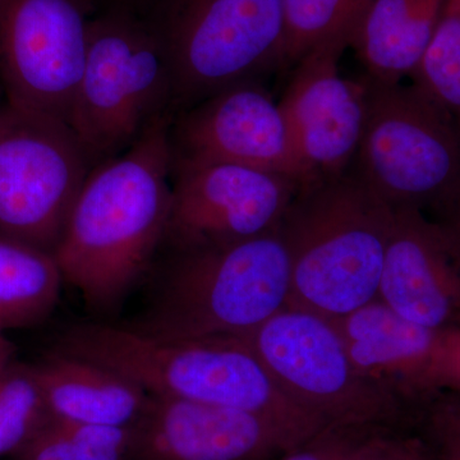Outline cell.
<instances>
[{
	"label": "cell",
	"mask_w": 460,
	"mask_h": 460,
	"mask_svg": "<svg viewBox=\"0 0 460 460\" xmlns=\"http://www.w3.org/2000/svg\"><path fill=\"white\" fill-rule=\"evenodd\" d=\"M32 367L50 414L58 419L132 428L150 399L119 372L62 350H54Z\"/></svg>",
	"instance_id": "e0dca14e"
},
{
	"label": "cell",
	"mask_w": 460,
	"mask_h": 460,
	"mask_svg": "<svg viewBox=\"0 0 460 460\" xmlns=\"http://www.w3.org/2000/svg\"><path fill=\"white\" fill-rule=\"evenodd\" d=\"M349 460H438L434 438L414 434L411 428H385L372 432Z\"/></svg>",
	"instance_id": "cb8c5ba5"
},
{
	"label": "cell",
	"mask_w": 460,
	"mask_h": 460,
	"mask_svg": "<svg viewBox=\"0 0 460 460\" xmlns=\"http://www.w3.org/2000/svg\"><path fill=\"white\" fill-rule=\"evenodd\" d=\"M241 338L284 394L326 425L411 428L420 419L357 370L325 317L287 305Z\"/></svg>",
	"instance_id": "ba28073f"
},
{
	"label": "cell",
	"mask_w": 460,
	"mask_h": 460,
	"mask_svg": "<svg viewBox=\"0 0 460 460\" xmlns=\"http://www.w3.org/2000/svg\"><path fill=\"white\" fill-rule=\"evenodd\" d=\"M429 381L438 399L460 395V323L438 332Z\"/></svg>",
	"instance_id": "484cf974"
},
{
	"label": "cell",
	"mask_w": 460,
	"mask_h": 460,
	"mask_svg": "<svg viewBox=\"0 0 460 460\" xmlns=\"http://www.w3.org/2000/svg\"><path fill=\"white\" fill-rule=\"evenodd\" d=\"M301 184L226 163L172 162L168 250L226 246L279 226Z\"/></svg>",
	"instance_id": "8fae6325"
},
{
	"label": "cell",
	"mask_w": 460,
	"mask_h": 460,
	"mask_svg": "<svg viewBox=\"0 0 460 460\" xmlns=\"http://www.w3.org/2000/svg\"><path fill=\"white\" fill-rule=\"evenodd\" d=\"M434 405L440 408L441 411H444L447 416L452 417L460 426V395H441Z\"/></svg>",
	"instance_id": "f546056e"
},
{
	"label": "cell",
	"mask_w": 460,
	"mask_h": 460,
	"mask_svg": "<svg viewBox=\"0 0 460 460\" xmlns=\"http://www.w3.org/2000/svg\"><path fill=\"white\" fill-rule=\"evenodd\" d=\"M172 118H160L128 150L91 169L54 251L63 283L96 313L119 307L163 250Z\"/></svg>",
	"instance_id": "6da1fadb"
},
{
	"label": "cell",
	"mask_w": 460,
	"mask_h": 460,
	"mask_svg": "<svg viewBox=\"0 0 460 460\" xmlns=\"http://www.w3.org/2000/svg\"><path fill=\"white\" fill-rule=\"evenodd\" d=\"M411 84L447 114L460 131V0H447Z\"/></svg>",
	"instance_id": "44dd1931"
},
{
	"label": "cell",
	"mask_w": 460,
	"mask_h": 460,
	"mask_svg": "<svg viewBox=\"0 0 460 460\" xmlns=\"http://www.w3.org/2000/svg\"><path fill=\"white\" fill-rule=\"evenodd\" d=\"M289 293L278 228L226 246L169 250L145 313L129 326L163 339L241 338L286 308Z\"/></svg>",
	"instance_id": "277c9868"
},
{
	"label": "cell",
	"mask_w": 460,
	"mask_h": 460,
	"mask_svg": "<svg viewBox=\"0 0 460 460\" xmlns=\"http://www.w3.org/2000/svg\"><path fill=\"white\" fill-rule=\"evenodd\" d=\"M366 118L349 171L393 210L447 214L460 193V131L414 84L363 77Z\"/></svg>",
	"instance_id": "52a82bcc"
},
{
	"label": "cell",
	"mask_w": 460,
	"mask_h": 460,
	"mask_svg": "<svg viewBox=\"0 0 460 460\" xmlns=\"http://www.w3.org/2000/svg\"><path fill=\"white\" fill-rule=\"evenodd\" d=\"M156 0H95L98 9L119 8L144 17Z\"/></svg>",
	"instance_id": "83f0119b"
},
{
	"label": "cell",
	"mask_w": 460,
	"mask_h": 460,
	"mask_svg": "<svg viewBox=\"0 0 460 460\" xmlns=\"http://www.w3.org/2000/svg\"><path fill=\"white\" fill-rule=\"evenodd\" d=\"M57 349L107 366L150 395L250 411L304 440L328 426L284 394L242 338L163 339L89 323L68 328Z\"/></svg>",
	"instance_id": "7a4b0ae2"
},
{
	"label": "cell",
	"mask_w": 460,
	"mask_h": 460,
	"mask_svg": "<svg viewBox=\"0 0 460 460\" xmlns=\"http://www.w3.org/2000/svg\"><path fill=\"white\" fill-rule=\"evenodd\" d=\"M95 0H0V78L8 104L69 123Z\"/></svg>",
	"instance_id": "30bf717a"
},
{
	"label": "cell",
	"mask_w": 460,
	"mask_h": 460,
	"mask_svg": "<svg viewBox=\"0 0 460 460\" xmlns=\"http://www.w3.org/2000/svg\"><path fill=\"white\" fill-rule=\"evenodd\" d=\"M380 429L385 428L328 425L274 460H349L354 450Z\"/></svg>",
	"instance_id": "d4e9b609"
},
{
	"label": "cell",
	"mask_w": 460,
	"mask_h": 460,
	"mask_svg": "<svg viewBox=\"0 0 460 460\" xmlns=\"http://www.w3.org/2000/svg\"><path fill=\"white\" fill-rule=\"evenodd\" d=\"M429 432L438 447V460H460V426L440 408L428 411Z\"/></svg>",
	"instance_id": "4316f807"
},
{
	"label": "cell",
	"mask_w": 460,
	"mask_h": 460,
	"mask_svg": "<svg viewBox=\"0 0 460 460\" xmlns=\"http://www.w3.org/2000/svg\"><path fill=\"white\" fill-rule=\"evenodd\" d=\"M357 370L420 416L438 401L429 381L435 330L402 319L375 299L332 321Z\"/></svg>",
	"instance_id": "2e32d148"
},
{
	"label": "cell",
	"mask_w": 460,
	"mask_h": 460,
	"mask_svg": "<svg viewBox=\"0 0 460 460\" xmlns=\"http://www.w3.org/2000/svg\"><path fill=\"white\" fill-rule=\"evenodd\" d=\"M132 428H108L50 417L17 460H129Z\"/></svg>",
	"instance_id": "ffe728a7"
},
{
	"label": "cell",
	"mask_w": 460,
	"mask_h": 460,
	"mask_svg": "<svg viewBox=\"0 0 460 460\" xmlns=\"http://www.w3.org/2000/svg\"><path fill=\"white\" fill-rule=\"evenodd\" d=\"M377 299L402 319L441 332L460 323V247L447 226L394 210Z\"/></svg>",
	"instance_id": "9a60e30c"
},
{
	"label": "cell",
	"mask_w": 460,
	"mask_h": 460,
	"mask_svg": "<svg viewBox=\"0 0 460 460\" xmlns=\"http://www.w3.org/2000/svg\"><path fill=\"white\" fill-rule=\"evenodd\" d=\"M368 0H281L284 16V69L332 36L349 32Z\"/></svg>",
	"instance_id": "7402d4cb"
},
{
	"label": "cell",
	"mask_w": 460,
	"mask_h": 460,
	"mask_svg": "<svg viewBox=\"0 0 460 460\" xmlns=\"http://www.w3.org/2000/svg\"><path fill=\"white\" fill-rule=\"evenodd\" d=\"M3 107H0V115H2Z\"/></svg>",
	"instance_id": "1f68e13d"
},
{
	"label": "cell",
	"mask_w": 460,
	"mask_h": 460,
	"mask_svg": "<svg viewBox=\"0 0 460 460\" xmlns=\"http://www.w3.org/2000/svg\"><path fill=\"white\" fill-rule=\"evenodd\" d=\"M301 441L259 414L150 395L129 460H274Z\"/></svg>",
	"instance_id": "5bb4252c"
},
{
	"label": "cell",
	"mask_w": 460,
	"mask_h": 460,
	"mask_svg": "<svg viewBox=\"0 0 460 460\" xmlns=\"http://www.w3.org/2000/svg\"><path fill=\"white\" fill-rule=\"evenodd\" d=\"M440 223L447 226V229L449 230L450 234L453 235L460 247V193L450 210L445 215L443 222Z\"/></svg>",
	"instance_id": "f1b7e54d"
},
{
	"label": "cell",
	"mask_w": 460,
	"mask_h": 460,
	"mask_svg": "<svg viewBox=\"0 0 460 460\" xmlns=\"http://www.w3.org/2000/svg\"><path fill=\"white\" fill-rule=\"evenodd\" d=\"M349 40V32L339 33L308 51L292 66L278 100L307 181L349 171L361 142L365 81L349 80L339 72Z\"/></svg>",
	"instance_id": "4fadbf2b"
},
{
	"label": "cell",
	"mask_w": 460,
	"mask_h": 460,
	"mask_svg": "<svg viewBox=\"0 0 460 460\" xmlns=\"http://www.w3.org/2000/svg\"><path fill=\"white\" fill-rule=\"evenodd\" d=\"M395 211L354 172L299 186L278 226L289 307L330 321L377 299Z\"/></svg>",
	"instance_id": "3957f363"
},
{
	"label": "cell",
	"mask_w": 460,
	"mask_h": 460,
	"mask_svg": "<svg viewBox=\"0 0 460 460\" xmlns=\"http://www.w3.org/2000/svg\"><path fill=\"white\" fill-rule=\"evenodd\" d=\"M169 113L171 69L147 21L124 9H98L68 123L90 168L128 150Z\"/></svg>",
	"instance_id": "5b68a950"
},
{
	"label": "cell",
	"mask_w": 460,
	"mask_h": 460,
	"mask_svg": "<svg viewBox=\"0 0 460 460\" xmlns=\"http://www.w3.org/2000/svg\"><path fill=\"white\" fill-rule=\"evenodd\" d=\"M447 0H368L349 47L368 80L401 84L429 47Z\"/></svg>",
	"instance_id": "ac0fdd59"
},
{
	"label": "cell",
	"mask_w": 460,
	"mask_h": 460,
	"mask_svg": "<svg viewBox=\"0 0 460 460\" xmlns=\"http://www.w3.org/2000/svg\"><path fill=\"white\" fill-rule=\"evenodd\" d=\"M16 347L7 337L5 332L0 330V374L14 362Z\"/></svg>",
	"instance_id": "4dcf8cb0"
},
{
	"label": "cell",
	"mask_w": 460,
	"mask_h": 460,
	"mask_svg": "<svg viewBox=\"0 0 460 460\" xmlns=\"http://www.w3.org/2000/svg\"><path fill=\"white\" fill-rule=\"evenodd\" d=\"M50 417L32 366H8L0 374V458L16 456Z\"/></svg>",
	"instance_id": "603a6c76"
},
{
	"label": "cell",
	"mask_w": 460,
	"mask_h": 460,
	"mask_svg": "<svg viewBox=\"0 0 460 460\" xmlns=\"http://www.w3.org/2000/svg\"><path fill=\"white\" fill-rule=\"evenodd\" d=\"M172 162L226 163L287 175H307L279 102L261 81L233 84L174 114Z\"/></svg>",
	"instance_id": "7c38bea8"
},
{
	"label": "cell",
	"mask_w": 460,
	"mask_h": 460,
	"mask_svg": "<svg viewBox=\"0 0 460 460\" xmlns=\"http://www.w3.org/2000/svg\"><path fill=\"white\" fill-rule=\"evenodd\" d=\"M91 171L68 124L7 104L0 115V238L53 255Z\"/></svg>",
	"instance_id": "9c48e42d"
},
{
	"label": "cell",
	"mask_w": 460,
	"mask_h": 460,
	"mask_svg": "<svg viewBox=\"0 0 460 460\" xmlns=\"http://www.w3.org/2000/svg\"><path fill=\"white\" fill-rule=\"evenodd\" d=\"M144 17L171 69L174 114L283 71L281 0H156Z\"/></svg>",
	"instance_id": "8992f818"
},
{
	"label": "cell",
	"mask_w": 460,
	"mask_h": 460,
	"mask_svg": "<svg viewBox=\"0 0 460 460\" xmlns=\"http://www.w3.org/2000/svg\"><path fill=\"white\" fill-rule=\"evenodd\" d=\"M63 284L51 253L0 238V330L42 323L56 308Z\"/></svg>",
	"instance_id": "d6986e66"
}]
</instances>
